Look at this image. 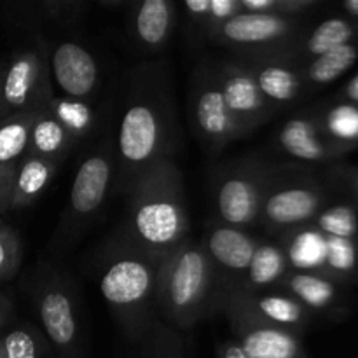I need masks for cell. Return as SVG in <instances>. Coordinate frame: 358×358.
<instances>
[{"instance_id":"obj_1","label":"cell","mask_w":358,"mask_h":358,"mask_svg":"<svg viewBox=\"0 0 358 358\" xmlns=\"http://www.w3.org/2000/svg\"><path fill=\"white\" fill-rule=\"evenodd\" d=\"M114 142V185L115 191L124 194L152 164L175 159L180 145V124L166 59H147L131 69Z\"/></svg>"},{"instance_id":"obj_2","label":"cell","mask_w":358,"mask_h":358,"mask_svg":"<svg viewBox=\"0 0 358 358\" xmlns=\"http://www.w3.org/2000/svg\"><path fill=\"white\" fill-rule=\"evenodd\" d=\"M128 217L122 236L149 254L166 257L189 238L184 177L175 159L143 171L126 192Z\"/></svg>"},{"instance_id":"obj_3","label":"cell","mask_w":358,"mask_h":358,"mask_svg":"<svg viewBox=\"0 0 358 358\" xmlns=\"http://www.w3.org/2000/svg\"><path fill=\"white\" fill-rule=\"evenodd\" d=\"M163 257L149 254L124 236H115L96 262L101 297L129 343L143 341L157 320L156 285Z\"/></svg>"},{"instance_id":"obj_4","label":"cell","mask_w":358,"mask_h":358,"mask_svg":"<svg viewBox=\"0 0 358 358\" xmlns=\"http://www.w3.org/2000/svg\"><path fill=\"white\" fill-rule=\"evenodd\" d=\"M224 297L212 262L199 241L191 236L163 259L156 285V313L178 332L222 310Z\"/></svg>"},{"instance_id":"obj_5","label":"cell","mask_w":358,"mask_h":358,"mask_svg":"<svg viewBox=\"0 0 358 358\" xmlns=\"http://www.w3.org/2000/svg\"><path fill=\"white\" fill-rule=\"evenodd\" d=\"M31 303L52 355L86 358L83 311L69 276L52 266L41 264L31 283Z\"/></svg>"},{"instance_id":"obj_6","label":"cell","mask_w":358,"mask_h":358,"mask_svg":"<svg viewBox=\"0 0 358 358\" xmlns=\"http://www.w3.org/2000/svg\"><path fill=\"white\" fill-rule=\"evenodd\" d=\"M271 166L259 156L236 157L213 166L210 191L215 219L247 231L257 226Z\"/></svg>"},{"instance_id":"obj_7","label":"cell","mask_w":358,"mask_h":358,"mask_svg":"<svg viewBox=\"0 0 358 358\" xmlns=\"http://www.w3.org/2000/svg\"><path fill=\"white\" fill-rule=\"evenodd\" d=\"M325 191L308 166L273 164L259 224L275 240L308 226L324 210Z\"/></svg>"},{"instance_id":"obj_8","label":"cell","mask_w":358,"mask_h":358,"mask_svg":"<svg viewBox=\"0 0 358 358\" xmlns=\"http://www.w3.org/2000/svg\"><path fill=\"white\" fill-rule=\"evenodd\" d=\"M114 178L115 142L114 136L105 135L77 166L69 201L63 208L62 220L55 234V243L58 247H69L100 213L110 194Z\"/></svg>"},{"instance_id":"obj_9","label":"cell","mask_w":358,"mask_h":358,"mask_svg":"<svg viewBox=\"0 0 358 358\" xmlns=\"http://www.w3.org/2000/svg\"><path fill=\"white\" fill-rule=\"evenodd\" d=\"M189 122L203 149L210 154L245 138V131L224 100L213 59H203L189 80Z\"/></svg>"},{"instance_id":"obj_10","label":"cell","mask_w":358,"mask_h":358,"mask_svg":"<svg viewBox=\"0 0 358 358\" xmlns=\"http://www.w3.org/2000/svg\"><path fill=\"white\" fill-rule=\"evenodd\" d=\"M304 20L275 14L241 13L210 31L206 41L229 49L231 55H271L294 44L304 34Z\"/></svg>"},{"instance_id":"obj_11","label":"cell","mask_w":358,"mask_h":358,"mask_svg":"<svg viewBox=\"0 0 358 358\" xmlns=\"http://www.w3.org/2000/svg\"><path fill=\"white\" fill-rule=\"evenodd\" d=\"M55 96L45 44L21 49L10 56L2 76L0 119L16 114H37Z\"/></svg>"},{"instance_id":"obj_12","label":"cell","mask_w":358,"mask_h":358,"mask_svg":"<svg viewBox=\"0 0 358 358\" xmlns=\"http://www.w3.org/2000/svg\"><path fill=\"white\" fill-rule=\"evenodd\" d=\"M199 243L205 248L222 297L234 292L240 287L254 252L257 248L259 238L247 229L227 226L217 219L210 220L205 226V233ZM224 304V303H222Z\"/></svg>"},{"instance_id":"obj_13","label":"cell","mask_w":358,"mask_h":358,"mask_svg":"<svg viewBox=\"0 0 358 358\" xmlns=\"http://www.w3.org/2000/svg\"><path fill=\"white\" fill-rule=\"evenodd\" d=\"M45 52L51 80L63 96L94 101L101 87V69L94 52L72 38L45 44Z\"/></svg>"},{"instance_id":"obj_14","label":"cell","mask_w":358,"mask_h":358,"mask_svg":"<svg viewBox=\"0 0 358 358\" xmlns=\"http://www.w3.org/2000/svg\"><path fill=\"white\" fill-rule=\"evenodd\" d=\"M213 63L224 100L245 135L248 136L275 117L276 114L259 90L254 76L240 59L231 55L229 58L213 59Z\"/></svg>"},{"instance_id":"obj_15","label":"cell","mask_w":358,"mask_h":358,"mask_svg":"<svg viewBox=\"0 0 358 358\" xmlns=\"http://www.w3.org/2000/svg\"><path fill=\"white\" fill-rule=\"evenodd\" d=\"M220 313L227 317L233 338L248 358H308L299 334L266 324L231 304H224Z\"/></svg>"},{"instance_id":"obj_16","label":"cell","mask_w":358,"mask_h":358,"mask_svg":"<svg viewBox=\"0 0 358 358\" xmlns=\"http://www.w3.org/2000/svg\"><path fill=\"white\" fill-rule=\"evenodd\" d=\"M224 304L240 308V310L247 311L252 317L259 318L266 324L285 329V331L299 336L306 331L311 317H313L299 301H296L292 296L280 289L261 290V292L234 290V292L227 294Z\"/></svg>"},{"instance_id":"obj_17","label":"cell","mask_w":358,"mask_h":358,"mask_svg":"<svg viewBox=\"0 0 358 358\" xmlns=\"http://www.w3.org/2000/svg\"><path fill=\"white\" fill-rule=\"evenodd\" d=\"M233 56L250 70L259 90L275 114L296 103L306 87L301 65L273 56Z\"/></svg>"},{"instance_id":"obj_18","label":"cell","mask_w":358,"mask_h":358,"mask_svg":"<svg viewBox=\"0 0 358 358\" xmlns=\"http://www.w3.org/2000/svg\"><path fill=\"white\" fill-rule=\"evenodd\" d=\"M275 145L280 152L301 163H325L346 152L324 135L315 112L287 119L275 135Z\"/></svg>"},{"instance_id":"obj_19","label":"cell","mask_w":358,"mask_h":358,"mask_svg":"<svg viewBox=\"0 0 358 358\" xmlns=\"http://www.w3.org/2000/svg\"><path fill=\"white\" fill-rule=\"evenodd\" d=\"M180 7L173 0H131L128 7L129 35L136 48L159 52L177 28Z\"/></svg>"},{"instance_id":"obj_20","label":"cell","mask_w":358,"mask_h":358,"mask_svg":"<svg viewBox=\"0 0 358 358\" xmlns=\"http://www.w3.org/2000/svg\"><path fill=\"white\" fill-rule=\"evenodd\" d=\"M287 252L278 240H259L250 266L236 290L261 292L273 290L280 285L290 271Z\"/></svg>"},{"instance_id":"obj_21","label":"cell","mask_w":358,"mask_h":358,"mask_svg":"<svg viewBox=\"0 0 358 358\" xmlns=\"http://www.w3.org/2000/svg\"><path fill=\"white\" fill-rule=\"evenodd\" d=\"M276 289L299 301L311 315L334 308L339 297V289L334 278L322 273L296 271V269H290Z\"/></svg>"},{"instance_id":"obj_22","label":"cell","mask_w":358,"mask_h":358,"mask_svg":"<svg viewBox=\"0 0 358 358\" xmlns=\"http://www.w3.org/2000/svg\"><path fill=\"white\" fill-rule=\"evenodd\" d=\"M77 143L79 142L66 131L65 126L56 121L44 108L35 115L24 156L41 157L62 164Z\"/></svg>"},{"instance_id":"obj_23","label":"cell","mask_w":358,"mask_h":358,"mask_svg":"<svg viewBox=\"0 0 358 358\" xmlns=\"http://www.w3.org/2000/svg\"><path fill=\"white\" fill-rule=\"evenodd\" d=\"M58 168L59 163L41 159V157H21L14 175L10 210H23L37 201L51 185L52 178L58 173Z\"/></svg>"},{"instance_id":"obj_24","label":"cell","mask_w":358,"mask_h":358,"mask_svg":"<svg viewBox=\"0 0 358 358\" xmlns=\"http://www.w3.org/2000/svg\"><path fill=\"white\" fill-rule=\"evenodd\" d=\"M45 110L58 122H62L66 131L80 142L86 140L100 124V110L94 107V101L77 100V98L55 94Z\"/></svg>"},{"instance_id":"obj_25","label":"cell","mask_w":358,"mask_h":358,"mask_svg":"<svg viewBox=\"0 0 358 358\" xmlns=\"http://www.w3.org/2000/svg\"><path fill=\"white\" fill-rule=\"evenodd\" d=\"M358 58V45L346 44L301 65L304 86H325L348 72Z\"/></svg>"},{"instance_id":"obj_26","label":"cell","mask_w":358,"mask_h":358,"mask_svg":"<svg viewBox=\"0 0 358 358\" xmlns=\"http://www.w3.org/2000/svg\"><path fill=\"white\" fill-rule=\"evenodd\" d=\"M324 135L341 149H348L358 142V107L353 103H339L324 112H315Z\"/></svg>"},{"instance_id":"obj_27","label":"cell","mask_w":358,"mask_h":358,"mask_svg":"<svg viewBox=\"0 0 358 358\" xmlns=\"http://www.w3.org/2000/svg\"><path fill=\"white\" fill-rule=\"evenodd\" d=\"M37 114H16L0 119V164L17 163L27 154L30 129Z\"/></svg>"},{"instance_id":"obj_28","label":"cell","mask_w":358,"mask_h":358,"mask_svg":"<svg viewBox=\"0 0 358 358\" xmlns=\"http://www.w3.org/2000/svg\"><path fill=\"white\" fill-rule=\"evenodd\" d=\"M0 353L6 358H48L52 352L41 331L20 325L0 338Z\"/></svg>"},{"instance_id":"obj_29","label":"cell","mask_w":358,"mask_h":358,"mask_svg":"<svg viewBox=\"0 0 358 358\" xmlns=\"http://www.w3.org/2000/svg\"><path fill=\"white\" fill-rule=\"evenodd\" d=\"M138 358H185V339L182 332L157 318L142 343Z\"/></svg>"},{"instance_id":"obj_30","label":"cell","mask_w":358,"mask_h":358,"mask_svg":"<svg viewBox=\"0 0 358 358\" xmlns=\"http://www.w3.org/2000/svg\"><path fill=\"white\" fill-rule=\"evenodd\" d=\"M30 10L28 16L34 23L56 24V27H72L77 24L86 10L90 9V2L84 0H42L27 6Z\"/></svg>"},{"instance_id":"obj_31","label":"cell","mask_w":358,"mask_h":358,"mask_svg":"<svg viewBox=\"0 0 358 358\" xmlns=\"http://www.w3.org/2000/svg\"><path fill=\"white\" fill-rule=\"evenodd\" d=\"M308 226L317 229L324 236L355 240L358 234V217L353 206L334 205L322 210Z\"/></svg>"},{"instance_id":"obj_32","label":"cell","mask_w":358,"mask_h":358,"mask_svg":"<svg viewBox=\"0 0 358 358\" xmlns=\"http://www.w3.org/2000/svg\"><path fill=\"white\" fill-rule=\"evenodd\" d=\"M358 264V247L355 240L329 238L324 240L320 273L331 278L350 275Z\"/></svg>"},{"instance_id":"obj_33","label":"cell","mask_w":358,"mask_h":358,"mask_svg":"<svg viewBox=\"0 0 358 358\" xmlns=\"http://www.w3.org/2000/svg\"><path fill=\"white\" fill-rule=\"evenodd\" d=\"M23 259L20 234L0 220V283L14 278Z\"/></svg>"},{"instance_id":"obj_34","label":"cell","mask_w":358,"mask_h":358,"mask_svg":"<svg viewBox=\"0 0 358 358\" xmlns=\"http://www.w3.org/2000/svg\"><path fill=\"white\" fill-rule=\"evenodd\" d=\"M187 24L206 38L210 31V0H187L178 3Z\"/></svg>"},{"instance_id":"obj_35","label":"cell","mask_w":358,"mask_h":358,"mask_svg":"<svg viewBox=\"0 0 358 358\" xmlns=\"http://www.w3.org/2000/svg\"><path fill=\"white\" fill-rule=\"evenodd\" d=\"M238 14H241L240 0H210V31Z\"/></svg>"},{"instance_id":"obj_36","label":"cell","mask_w":358,"mask_h":358,"mask_svg":"<svg viewBox=\"0 0 358 358\" xmlns=\"http://www.w3.org/2000/svg\"><path fill=\"white\" fill-rule=\"evenodd\" d=\"M16 168L17 163L0 164V213H6L10 210V196H13Z\"/></svg>"},{"instance_id":"obj_37","label":"cell","mask_w":358,"mask_h":358,"mask_svg":"<svg viewBox=\"0 0 358 358\" xmlns=\"http://www.w3.org/2000/svg\"><path fill=\"white\" fill-rule=\"evenodd\" d=\"M215 358H248L234 338L219 343L215 350Z\"/></svg>"},{"instance_id":"obj_38","label":"cell","mask_w":358,"mask_h":358,"mask_svg":"<svg viewBox=\"0 0 358 358\" xmlns=\"http://www.w3.org/2000/svg\"><path fill=\"white\" fill-rule=\"evenodd\" d=\"M13 303L7 297L0 296V331L9 324L10 318H13Z\"/></svg>"},{"instance_id":"obj_39","label":"cell","mask_w":358,"mask_h":358,"mask_svg":"<svg viewBox=\"0 0 358 358\" xmlns=\"http://www.w3.org/2000/svg\"><path fill=\"white\" fill-rule=\"evenodd\" d=\"M343 94H345L346 100L352 101V103H358V73L346 84L345 90H343Z\"/></svg>"},{"instance_id":"obj_40","label":"cell","mask_w":358,"mask_h":358,"mask_svg":"<svg viewBox=\"0 0 358 358\" xmlns=\"http://www.w3.org/2000/svg\"><path fill=\"white\" fill-rule=\"evenodd\" d=\"M129 2L131 0H100V6L105 7V9H114V10H121V9H128Z\"/></svg>"},{"instance_id":"obj_41","label":"cell","mask_w":358,"mask_h":358,"mask_svg":"<svg viewBox=\"0 0 358 358\" xmlns=\"http://www.w3.org/2000/svg\"><path fill=\"white\" fill-rule=\"evenodd\" d=\"M341 7L350 17H355V20H358V0H346V2L341 3Z\"/></svg>"},{"instance_id":"obj_42","label":"cell","mask_w":358,"mask_h":358,"mask_svg":"<svg viewBox=\"0 0 358 358\" xmlns=\"http://www.w3.org/2000/svg\"><path fill=\"white\" fill-rule=\"evenodd\" d=\"M2 76H3V70H0V101H2Z\"/></svg>"},{"instance_id":"obj_43","label":"cell","mask_w":358,"mask_h":358,"mask_svg":"<svg viewBox=\"0 0 358 358\" xmlns=\"http://www.w3.org/2000/svg\"><path fill=\"white\" fill-rule=\"evenodd\" d=\"M353 184H355V187L358 189V171L355 173V178H353Z\"/></svg>"},{"instance_id":"obj_44","label":"cell","mask_w":358,"mask_h":358,"mask_svg":"<svg viewBox=\"0 0 358 358\" xmlns=\"http://www.w3.org/2000/svg\"><path fill=\"white\" fill-rule=\"evenodd\" d=\"M0 358H6V357H3V355H2V353H0Z\"/></svg>"}]
</instances>
